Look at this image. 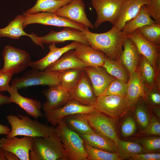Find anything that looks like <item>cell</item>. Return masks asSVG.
Wrapping results in <instances>:
<instances>
[{
  "label": "cell",
  "instance_id": "obj_1",
  "mask_svg": "<svg viewBox=\"0 0 160 160\" xmlns=\"http://www.w3.org/2000/svg\"><path fill=\"white\" fill-rule=\"evenodd\" d=\"M83 33L89 46L102 52L108 57L119 60L123 51L124 42L127 38L121 30L113 26L110 30L103 33H94L87 29Z\"/></svg>",
  "mask_w": 160,
  "mask_h": 160
},
{
  "label": "cell",
  "instance_id": "obj_2",
  "mask_svg": "<svg viewBox=\"0 0 160 160\" xmlns=\"http://www.w3.org/2000/svg\"><path fill=\"white\" fill-rule=\"evenodd\" d=\"M29 157L30 160H70L55 132L45 137H32Z\"/></svg>",
  "mask_w": 160,
  "mask_h": 160
},
{
  "label": "cell",
  "instance_id": "obj_3",
  "mask_svg": "<svg viewBox=\"0 0 160 160\" xmlns=\"http://www.w3.org/2000/svg\"><path fill=\"white\" fill-rule=\"evenodd\" d=\"M6 118L11 127L10 132L6 136L7 139L20 135L45 137L55 132L54 126L32 120L26 116L9 115Z\"/></svg>",
  "mask_w": 160,
  "mask_h": 160
},
{
  "label": "cell",
  "instance_id": "obj_4",
  "mask_svg": "<svg viewBox=\"0 0 160 160\" xmlns=\"http://www.w3.org/2000/svg\"><path fill=\"white\" fill-rule=\"evenodd\" d=\"M70 160H87L84 141L78 133L70 129L63 120L55 127Z\"/></svg>",
  "mask_w": 160,
  "mask_h": 160
},
{
  "label": "cell",
  "instance_id": "obj_5",
  "mask_svg": "<svg viewBox=\"0 0 160 160\" xmlns=\"http://www.w3.org/2000/svg\"><path fill=\"white\" fill-rule=\"evenodd\" d=\"M91 105L96 110L116 119L123 117L131 109L126 97L115 95L97 96Z\"/></svg>",
  "mask_w": 160,
  "mask_h": 160
},
{
  "label": "cell",
  "instance_id": "obj_6",
  "mask_svg": "<svg viewBox=\"0 0 160 160\" xmlns=\"http://www.w3.org/2000/svg\"><path fill=\"white\" fill-rule=\"evenodd\" d=\"M60 73L32 69L26 71L21 76L14 79L11 82V86L19 89L35 85L49 86L60 84Z\"/></svg>",
  "mask_w": 160,
  "mask_h": 160
},
{
  "label": "cell",
  "instance_id": "obj_7",
  "mask_svg": "<svg viewBox=\"0 0 160 160\" xmlns=\"http://www.w3.org/2000/svg\"><path fill=\"white\" fill-rule=\"evenodd\" d=\"M23 15V29L27 25L34 23L58 27H71L83 31L89 29L88 28L81 24L72 21L65 17L57 15L54 13L41 12L30 14L24 12Z\"/></svg>",
  "mask_w": 160,
  "mask_h": 160
},
{
  "label": "cell",
  "instance_id": "obj_8",
  "mask_svg": "<svg viewBox=\"0 0 160 160\" xmlns=\"http://www.w3.org/2000/svg\"><path fill=\"white\" fill-rule=\"evenodd\" d=\"M89 124L96 133L109 139L117 145L119 139L116 119L97 110L86 113Z\"/></svg>",
  "mask_w": 160,
  "mask_h": 160
},
{
  "label": "cell",
  "instance_id": "obj_9",
  "mask_svg": "<svg viewBox=\"0 0 160 160\" xmlns=\"http://www.w3.org/2000/svg\"><path fill=\"white\" fill-rule=\"evenodd\" d=\"M2 55L4 64L1 69L13 75L24 71L31 62L28 52L9 45L5 47Z\"/></svg>",
  "mask_w": 160,
  "mask_h": 160
},
{
  "label": "cell",
  "instance_id": "obj_10",
  "mask_svg": "<svg viewBox=\"0 0 160 160\" xmlns=\"http://www.w3.org/2000/svg\"><path fill=\"white\" fill-rule=\"evenodd\" d=\"M123 0H91L97 15L94 25L97 28L103 23L108 22L114 26L119 15Z\"/></svg>",
  "mask_w": 160,
  "mask_h": 160
},
{
  "label": "cell",
  "instance_id": "obj_11",
  "mask_svg": "<svg viewBox=\"0 0 160 160\" xmlns=\"http://www.w3.org/2000/svg\"><path fill=\"white\" fill-rule=\"evenodd\" d=\"M95 110L92 105H82L75 100H71L62 107L44 112V115L47 120L55 127L66 116L79 113H88Z\"/></svg>",
  "mask_w": 160,
  "mask_h": 160
},
{
  "label": "cell",
  "instance_id": "obj_12",
  "mask_svg": "<svg viewBox=\"0 0 160 160\" xmlns=\"http://www.w3.org/2000/svg\"><path fill=\"white\" fill-rule=\"evenodd\" d=\"M127 36L134 42L139 53L148 60L157 72L159 73L160 46L154 45L146 40L140 35L137 29Z\"/></svg>",
  "mask_w": 160,
  "mask_h": 160
},
{
  "label": "cell",
  "instance_id": "obj_13",
  "mask_svg": "<svg viewBox=\"0 0 160 160\" xmlns=\"http://www.w3.org/2000/svg\"><path fill=\"white\" fill-rule=\"evenodd\" d=\"M85 7L83 0H73L68 4L59 9L55 14L81 24L89 28L93 29L94 25L87 18Z\"/></svg>",
  "mask_w": 160,
  "mask_h": 160
},
{
  "label": "cell",
  "instance_id": "obj_14",
  "mask_svg": "<svg viewBox=\"0 0 160 160\" xmlns=\"http://www.w3.org/2000/svg\"><path fill=\"white\" fill-rule=\"evenodd\" d=\"M42 93L47 100L42 105L44 112L62 107L70 100L69 91L60 84L49 86Z\"/></svg>",
  "mask_w": 160,
  "mask_h": 160
},
{
  "label": "cell",
  "instance_id": "obj_15",
  "mask_svg": "<svg viewBox=\"0 0 160 160\" xmlns=\"http://www.w3.org/2000/svg\"><path fill=\"white\" fill-rule=\"evenodd\" d=\"M83 70L91 82L96 97L101 95L115 79L109 75L102 66H86Z\"/></svg>",
  "mask_w": 160,
  "mask_h": 160
},
{
  "label": "cell",
  "instance_id": "obj_16",
  "mask_svg": "<svg viewBox=\"0 0 160 160\" xmlns=\"http://www.w3.org/2000/svg\"><path fill=\"white\" fill-rule=\"evenodd\" d=\"M69 92L70 100H75L84 105H91L96 97L91 82L84 70L76 85Z\"/></svg>",
  "mask_w": 160,
  "mask_h": 160
},
{
  "label": "cell",
  "instance_id": "obj_17",
  "mask_svg": "<svg viewBox=\"0 0 160 160\" xmlns=\"http://www.w3.org/2000/svg\"><path fill=\"white\" fill-rule=\"evenodd\" d=\"M43 44H51L63 43L68 40L77 41L89 45L83 33V31L71 27H65L61 31L57 32L51 30L47 34L40 37Z\"/></svg>",
  "mask_w": 160,
  "mask_h": 160
},
{
  "label": "cell",
  "instance_id": "obj_18",
  "mask_svg": "<svg viewBox=\"0 0 160 160\" xmlns=\"http://www.w3.org/2000/svg\"><path fill=\"white\" fill-rule=\"evenodd\" d=\"M32 137L27 136L19 138L16 137L10 139L0 138V147L4 150L16 155L20 160H30L29 153Z\"/></svg>",
  "mask_w": 160,
  "mask_h": 160
},
{
  "label": "cell",
  "instance_id": "obj_19",
  "mask_svg": "<svg viewBox=\"0 0 160 160\" xmlns=\"http://www.w3.org/2000/svg\"><path fill=\"white\" fill-rule=\"evenodd\" d=\"M18 89L15 87L10 86L8 92L10 94L11 102L17 104L36 119L39 117L43 118L41 111L42 107L41 102L21 96L18 92Z\"/></svg>",
  "mask_w": 160,
  "mask_h": 160
},
{
  "label": "cell",
  "instance_id": "obj_20",
  "mask_svg": "<svg viewBox=\"0 0 160 160\" xmlns=\"http://www.w3.org/2000/svg\"><path fill=\"white\" fill-rule=\"evenodd\" d=\"M23 21V15L16 16L7 26L0 28V37H7L13 39H17L21 36H27L31 38L35 44L44 49V45L40 41V37L33 33L28 34L24 31Z\"/></svg>",
  "mask_w": 160,
  "mask_h": 160
},
{
  "label": "cell",
  "instance_id": "obj_21",
  "mask_svg": "<svg viewBox=\"0 0 160 160\" xmlns=\"http://www.w3.org/2000/svg\"><path fill=\"white\" fill-rule=\"evenodd\" d=\"M124 49L119 60L128 72L129 77L136 70L141 55L134 42L127 38L124 42Z\"/></svg>",
  "mask_w": 160,
  "mask_h": 160
},
{
  "label": "cell",
  "instance_id": "obj_22",
  "mask_svg": "<svg viewBox=\"0 0 160 160\" xmlns=\"http://www.w3.org/2000/svg\"><path fill=\"white\" fill-rule=\"evenodd\" d=\"M79 42L73 41L72 43L62 47L58 48L55 44H50L49 52L44 57L35 62H31L29 66L32 69L41 71L58 60L65 52L69 50L75 49Z\"/></svg>",
  "mask_w": 160,
  "mask_h": 160
},
{
  "label": "cell",
  "instance_id": "obj_23",
  "mask_svg": "<svg viewBox=\"0 0 160 160\" xmlns=\"http://www.w3.org/2000/svg\"><path fill=\"white\" fill-rule=\"evenodd\" d=\"M74 50L76 56L87 66H102L104 54L89 45L79 42Z\"/></svg>",
  "mask_w": 160,
  "mask_h": 160
},
{
  "label": "cell",
  "instance_id": "obj_24",
  "mask_svg": "<svg viewBox=\"0 0 160 160\" xmlns=\"http://www.w3.org/2000/svg\"><path fill=\"white\" fill-rule=\"evenodd\" d=\"M87 65L75 55L74 50L71 49L65 52L57 61L48 66L44 71L60 72L71 68L84 69Z\"/></svg>",
  "mask_w": 160,
  "mask_h": 160
},
{
  "label": "cell",
  "instance_id": "obj_25",
  "mask_svg": "<svg viewBox=\"0 0 160 160\" xmlns=\"http://www.w3.org/2000/svg\"><path fill=\"white\" fill-rule=\"evenodd\" d=\"M150 0H123L120 12L114 25L121 30L125 24L132 19L143 5L149 4Z\"/></svg>",
  "mask_w": 160,
  "mask_h": 160
},
{
  "label": "cell",
  "instance_id": "obj_26",
  "mask_svg": "<svg viewBox=\"0 0 160 160\" xmlns=\"http://www.w3.org/2000/svg\"><path fill=\"white\" fill-rule=\"evenodd\" d=\"M127 83L125 97L131 108L139 98H145V88L137 69L129 78Z\"/></svg>",
  "mask_w": 160,
  "mask_h": 160
},
{
  "label": "cell",
  "instance_id": "obj_27",
  "mask_svg": "<svg viewBox=\"0 0 160 160\" xmlns=\"http://www.w3.org/2000/svg\"><path fill=\"white\" fill-rule=\"evenodd\" d=\"M137 70L145 88L151 89L157 86L159 73L157 72L148 60L141 55Z\"/></svg>",
  "mask_w": 160,
  "mask_h": 160
},
{
  "label": "cell",
  "instance_id": "obj_28",
  "mask_svg": "<svg viewBox=\"0 0 160 160\" xmlns=\"http://www.w3.org/2000/svg\"><path fill=\"white\" fill-rule=\"evenodd\" d=\"M84 142L96 148L110 152H116L117 145L113 141L99 134H79Z\"/></svg>",
  "mask_w": 160,
  "mask_h": 160
},
{
  "label": "cell",
  "instance_id": "obj_29",
  "mask_svg": "<svg viewBox=\"0 0 160 160\" xmlns=\"http://www.w3.org/2000/svg\"><path fill=\"white\" fill-rule=\"evenodd\" d=\"M63 120L70 129L78 133L90 134L95 132L90 126L85 113L68 115Z\"/></svg>",
  "mask_w": 160,
  "mask_h": 160
},
{
  "label": "cell",
  "instance_id": "obj_30",
  "mask_svg": "<svg viewBox=\"0 0 160 160\" xmlns=\"http://www.w3.org/2000/svg\"><path fill=\"white\" fill-rule=\"evenodd\" d=\"M156 22L152 19L145 8V5H143L141 7L136 15L125 24L121 30L128 35L140 28Z\"/></svg>",
  "mask_w": 160,
  "mask_h": 160
},
{
  "label": "cell",
  "instance_id": "obj_31",
  "mask_svg": "<svg viewBox=\"0 0 160 160\" xmlns=\"http://www.w3.org/2000/svg\"><path fill=\"white\" fill-rule=\"evenodd\" d=\"M73 0H37L35 5L26 10V12L34 14L40 12L55 13L62 7Z\"/></svg>",
  "mask_w": 160,
  "mask_h": 160
},
{
  "label": "cell",
  "instance_id": "obj_32",
  "mask_svg": "<svg viewBox=\"0 0 160 160\" xmlns=\"http://www.w3.org/2000/svg\"><path fill=\"white\" fill-rule=\"evenodd\" d=\"M107 73L115 78L127 83L129 76L126 70L119 60L112 59L105 55L102 65Z\"/></svg>",
  "mask_w": 160,
  "mask_h": 160
},
{
  "label": "cell",
  "instance_id": "obj_33",
  "mask_svg": "<svg viewBox=\"0 0 160 160\" xmlns=\"http://www.w3.org/2000/svg\"><path fill=\"white\" fill-rule=\"evenodd\" d=\"M133 109L135 119L141 130L145 129L148 125L150 114L148 106L145 99H139L131 108Z\"/></svg>",
  "mask_w": 160,
  "mask_h": 160
},
{
  "label": "cell",
  "instance_id": "obj_34",
  "mask_svg": "<svg viewBox=\"0 0 160 160\" xmlns=\"http://www.w3.org/2000/svg\"><path fill=\"white\" fill-rule=\"evenodd\" d=\"M116 152L122 159H129L135 154L143 153V148L138 143L119 139Z\"/></svg>",
  "mask_w": 160,
  "mask_h": 160
},
{
  "label": "cell",
  "instance_id": "obj_35",
  "mask_svg": "<svg viewBox=\"0 0 160 160\" xmlns=\"http://www.w3.org/2000/svg\"><path fill=\"white\" fill-rule=\"evenodd\" d=\"M83 70L71 68L60 72L59 78L60 85L69 91L77 84Z\"/></svg>",
  "mask_w": 160,
  "mask_h": 160
},
{
  "label": "cell",
  "instance_id": "obj_36",
  "mask_svg": "<svg viewBox=\"0 0 160 160\" xmlns=\"http://www.w3.org/2000/svg\"><path fill=\"white\" fill-rule=\"evenodd\" d=\"M87 160H121L117 152H110L94 148L84 142Z\"/></svg>",
  "mask_w": 160,
  "mask_h": 160
},
{
  "label": "cell",
  "instance_id": "obj_37",
  "mask_svg": "<svg viewBox=\"0 0 160 160\" xmlns=\"http://www.w3.org/2000/svg\"><path fill=\"white\" fill-rule=\"evenodd\" d=\"M140 35L153 44L160 46V23L156 22L137 29Z\"/></svg>",
  "mask_w": 160,
  "mask_h": 160
},
{
  "label": "cell",
  "instance_id": "obj_38",
  "mask_svg": "<svg viewBox=\"0 0 160 160\" xmlns=\"http://www.w3.org/2000/svg\"><path fill=\"white\" fill-rule=\"evenodd\" d=\"M137 141L141 145L143 153L160 151L159 136H146L138 138Z\"/></svg>",
  "mask_w": 160,
  "mask_h": 160
},
{
  "label": "cell",
  "instance_id": "obj_39",
  "mask_svg": "<svg viewBox=\"0 0 160 160\" xmlns=\"http://www.w3.org/2000/svg\"><path fill=\"white\" fill-rule=\"evenodd\" d=\"M127 86V83L115 78L110 83L101 95H115L125 97Z\"/></svg>",
  "mask_w": 160,
  "mask_h": 160
},
{
  "label": "cell",
  "instance_id": "obj_40",
  "mask_svg": "<svg viewBox=\"0 0 160 160\" xmlns=\"http://www.w3.org/2000/svg\"><path fill=\"white\" fill-rule=\"evenodd\" d=\"M137 126L135 119L132 116H127L122 122L121 128V134L123 137H126L134 134Z\"/></svg>",
  "mask_w": 160,
  "mask_h": 160
},
{
  "label": "cell",
  "instance_id": "obj_41",
  "mask_svg": "<svg viewBox=\"0 0 160 160\" xmlns=\"http://www.w3.org/2000/svg\"><path fill=\"white\" fill-rule=\"evenodd\" d=\"M141 130L140 133L146 136H160V121L156 117L151 114L148 125L145 129Z\"/></svg>",
  "mask_w": 160,
  "mask_h": 160
},
{
  "label": "cell",
  "instance_id": "obj_42",
  "mask_svg": "<svg viewBox=\"0 0 160 160\" xmlns=\"http://www.w3.org/2000/svg\"><path fill=\"white\" fill-rule=\"evenodd\" d=\"M145 100L152 107H159L160 105V88L157 86L151 89L145 88Z\"/></svg>",
  "mask_w": 160,
  "mask_h": 160
},
{
  "label": "cell",
  "instance_id": "obj_43",
  "mask_svg": "<svg viewBox=\"0 0 160 160\" xmlns=\"http://www.w3.org/2000/svg\"><path fill=\"white\" fill-rule=\"evenodd\" d=\"M145 7L151 17L160 23V0H150L149 4L145 5Z\"/></svg>",
  "mask_w": 160,
  "mask_h": 160
},
{
  "label": "cell",
  "instance_id": "obj_44",
  "mask_svg": "<svg viewBox=\"0 0 160 160\" xmlns=\"http://www.w3.org/2000/svg\"><path fill=\"white\" fill-rule=\"evenodd\" d=\"M12 75L0 69V91H8L10 88L9 83Z\"/></svg>",
  "mask_w": 160,
  "mask_h": 160
},
{
  "label": "cell",
  "instance_id": "obj_45",
  "mask_svg": "<svg viewBox=\"0 0 160 160\" xmlns=\"http://www.w3.org/2000/svg\"><path fill=\"white\" fill-rule=\"evenodd\" d=\"M130 160H160L159 153H148L135 154L129 159Z\"/></svg>",
  "mask_w": 160,
  "mask_h": 160
},
{
  "label": "cell",
  "instance_id": "obj_46",
  "mask_svg": "<svg viewBox=\"0 0 160 160\" xmlns=\"http://www.w3.org/2000/svg\"><path fill=\"white\" fill-rule=\"evenodd\" d=\"M4 156L6 160H19L17 156L9 151L4 150Z\"/></svg>",
  "mask_w": 160,
  "mask_h": 160
},
{
  "label": "cell",
  "instance_id": "obj_47",
  "mask_svg": "<svg viewBox=\"0 0 160 160\" xmlns=\"http://www.w3.org/2000/svg\"><path fill=\"white\" fill-rule=\"evenodd\" d=\"M1 92L0 91V107L5 104L11 103L9 97L2 95Z\"/></svg>",
  "mask_w": 160,
  "mask_h": 160
},
{
  "label": "cell",
  "instance_id": "obj_48",
  "mask_svg": "<svg viewBox=\"0 0 160 160\" xmlns=\"http://www.w3.org/2000/svg\"><path fill=\"white\" fill-rule=\"evenodd\" d=\"M11 129L7 126L0 124V134L7 135L10 132Z\"/></svg>",
  "mask_w": 160,
  "mask_h": 160
},
{
  "label": "cell",
  "instance_id": "obj_49",
  "mask_svg": "<svg viewBox=\"0 0 160 160\" xmlns=\"http://www.w3.org/2000/svg\"><path fill=\"white\" fill-rule=\"evenodd\" d=\"M159 107H153V112L158 116V117L160 118V112Z\"/></svg>",
  "mask_w": 160,
  "mask_h": 160
},
{
  "label": "cell",
  "instance_id": "obj_50",
  "mask_svg": "<svg viewBox=\"0 0 160 160\" xmlns=\"http://www.w3.org/2000/svg\"><path fill=\"white\" fill-rule=\"evenodd\" d=\"M0 160H6L4 156V150L0 147Z\"/></svg>",
  "mask_w": 160,
  "mask_h": 160
}]
</instances>
